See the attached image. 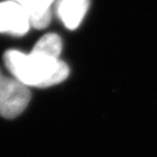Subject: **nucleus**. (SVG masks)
<instances>
[{
    "label": "nucleus",
    "mask_w": 157,
    "mask_h": 157,
    "mask_svg": "<svg viewBox=\"0 0 157 157\" xmlns=\"http://www.w3.org/2000/svg\"><path fill=\"white\" fill-rule=\"evenodd\" d=\"M31 101L29 87L0 71V116L7 119L20 116Z\"/></svg>",
    "instance_id": "f03ea898"
},
{
    "label": "nucleus",
    "mask_w": 157,
    "mask_h": 157,
    "mask_svg": "<svg viewBox=\"0 0 157 157\" xmlns=\"http://www.w3.org/2000/svg\"><path fill=\"white\" fill-rule=\"evenodd\" d=\"M21 5L29 15L31 25L35 29H44L52 21V5L55 0H11Z\"/></svg>",
    "instance_id": "39448f33"
},
{
    "label": "nucleus",
    "mask_w": 157,
    "mask_h": 157,
    "mask_svg": "<svg viewBox=\"0 0 157 157\" xmlns=\"http://www.w3.org/2000/svg\"><path fill=\"white\" fill-rule=\"evenodd\" d=\"M31 26L29 15L22 6L11 0L0 2V33L23 35Z\"/></svg>",
    "instance_id": "7ed1b4c3"
},
{
    "label": "nucleus",
    "mask_w": 157,
    "mask_h": 157,
    "mask_svg": "<svg viewBox=\"0 0 157 157\" xmlns=\"http://www.w3.org/2000/svg\"><path fill=\"white\" fill-rule=\"evenodd\" d=\"M90 8V0H58L56 11L58 17L69 29L81 25Z\"/></svg>",
    "instance_id": "20e7f679"
},
{
    "label": "nucleus",
    "mask_w": 157,
    "mask_h": 157,
    "mask_svg": "<svg viewBox=\"0 0 157 157\" xmlns=\"http://www.w3.org/2000/svg\"><path fill=\"white\" fill-rule=\"evenodd\" d=\"M6 67L13 78L29 87H48L64 81L69 75V67L60 58L31 52L8 50L3 56Z\"/></svg>",
    "instance_id": "f257e3e1"
},
{
    "label": "nucleus",
    "mask_w": 157,
    "mask_h": 157,
    "mask_svg": "<svg viewBox=\"0 0 157 157\" xmlns=\"http://www.w3.org/2000/svg\"><path fill=\"white\" fill-rule=\"evenodd\" d=\"M32 50L45 56L59 58L62 50V40L59 35L55 33H48L38 39V42L35 44Z\"/></svg>",
    "instance_id": "423d86ee"
}]
</instances>
